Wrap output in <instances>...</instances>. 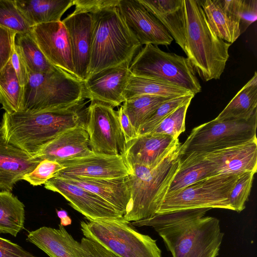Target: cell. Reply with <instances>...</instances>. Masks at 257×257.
<instances>
[{
	"mask_svg": "<svg viewBox=\"0 0 257 257\" xmlns=\"http://www.w3.org/2000/svg\"><path fill=\"white\" fill-rule=\"evenodd\" d=\"M210 209H191L156 214L130 224L152 227L163 238L172 257H216L224 233L217 218L205 216Z\"/></svg>",
	"mask_w": 257,
	"mask_h": 257,
	"instance_id": "cell-1",
	"label": "cell"
},
{
	"mask_svg": "<svg viewBox=\"0 0 257 257\" xmlns=\"http://www.w3.org/2000/svg\"><path fill=\"white\" fill-rule=\"evenodd\" d=\"M88 101L39 111L5 112L0 124L3 138L32 156L65 131L86 125Z\"/></svg>",
	"mask_w": 257,
	"mask_h": 257,
	"instance_id": "cell-2",
	"label": "cell"
},
{
	"mask_svg": "<svg viewBox=\"0 0 257 257\" xmlns=\"http://www.w3.org/2000/svg\"><path fill=\"white\" fill-rule=\"evenodd\" d=\"M92 20L88 77L104 69L130 65L142 45L125 24L117 6L89 13Z\"/></svg>",
	"mask_w": 257,
	"mask_h": 257,
	"instance_id": "cell-3",
	"label": "cell"
},
{
	"mask_svg": "<svg viewBox=\"0 0 257 257\" xmlns=\"http://www.w3.org/2000/svg\"><path fill=\"white\" fill-rule=\"evenodd\" d=\"M183 4L186 23L184 52L203 80L218 79L229 58L231 44L213 30L198 0H183Z\"/></svg>",
	"mask_w": 257,
	"mask_h": 257,
	"instance_id": "cell-4",
	"label": "cell"
},
{
	"mask_svg": "<svg viewBox=\"0 0 257 257\" xmlns=\"http://www.w3.org/2000/svg\"><path fill=\"white\" fill-rule=\"evenodd\" d=\"M180 147L154 168L137 164L131 166L133 173L127 176V179L131 197L123 216L125 221L130 223L156 214L158 206L178 170L181 161Z\"/></svg>",
	"mask_w": 257,
	"mask_h": 257,
	"instance_id": "cell-5",
	"label": "cell"
},
{
	"mask_svg": "<svg viewBox=\"0 0 257 257\" xmlns=\"http://www.w3.org/2000/svg\"><path fill=\"white\" fill-rule=\"evenodd\" d=\"M24 87L23 111L67 107L88 99L84 81L58 69L45 73L29 72Z\"/></svg>",
	"mask_w": 257,
	"mask_h": 257,
	"instance_id": "cell-6",
	"label": "cell"
},
{
	"mask_svg": "<svg viewBox=\"0 0 257 257\" xmlns=\"http://www.w3.org/2000/svg\"><path fill=\"white\" fill-rule=\"evenodd\" d=\"M80 222L83 235L114 257H161L156 240L141 233L124 219H87Z\"/></svg>",
	"mask_w": 257,
	"mask_h": 257,
	"instance_id": "cell-7",
	"label": "cell"
},
{
	"mask_svg": "<svg viewBox=\"0 0 257 257\" xmlns=\"http://www.w3.org/2000/svg\"><path fill=\"white\" fill-rule=\"evenodd\" d=\"M129 69L134 76L161 80L183 87L195 95L201 91L188 59L163 51L158 46L145 45L135 55Z\"/></svg>",
	"mask_w": 257,
	"mask_h": 257,
	"instance_id": "cell-8",
	"label": "cell"
},
{
	"mask_svg": "<svg viewBox=\"0 0 257 257\" xmlns=\"http://www.w3.org/2000/svg\"><path fill=\"white\" fill-rule=\"evenodd\" d=\"M239 174H218L166 195L156 214L208 208L232 210L228 198Z\"/></svg>",
	"mask_w": 257,
	"mask_h": 257,
	"instance_id": "cell-9",
	"label": "cell"
},
{
	"mask_svg": "<svg viewBox=\"0 0 257 257\" xmlns=\"http://www.w3.org/2000/svg\"><path fill=\"white\" fill-rule=\"evenodd\" d=\"M255 113L247 120L214 119L194 128L179 148L180 158L242 144L256 138Z\"/></svg>",
	"mask_w": 257,
	"mask_h": 257,
	"instance_id": "cell-10",
	"label": "cell"
},
{
	"mask_svg": "<svg viewBox=\"0 0 257 257\" xmlns=\"http://www.w3.org/2000/svg\"><path fill=\"white\" fill-rule=\"evenodd\" d=\"M86 128L91 150L95 153L123 156L126 142L117 111L105 103L90 101Z\"/></svg>",
	"mask_w": 257,
	"mask_h": 257,
	"instance_id": "cell-11",
	"label": "cell"
},
{
	"mask_svg": "<svg viewBox=\"0 0 257 257\" xmlns=\"http://www.w3.org/2000/svg\"><path fill=\"white\" fill-rule=\"evenodd\" d=\"M64 169L55 177L63 179L72 177L111 179L132 174L131 167L123 156L93 153L88 156L59 162Z\"/></svg>",
	"mask_w": 257,
	"mask_h": 257,
	"instance_id": "cell-12",
	"label": "cell"
},
{
	"mask_svg": "<svg viewBox=\"0 0 257 257\" xmlns=\"http://www.w3.org/2000/svg\"><path fill=\"white\" fill-rule=\"evenodd\" d=\"M30 35L52 65L77 78L69 35L61 21L34 26Z\"/></svg>",
	"mask_w": 257,
	"mask_h": 257,
	"instance_id": "cell-13",
	"label": "cell"
},
{
	"mask_svg": "<svg viewBox=\"0 0 257 257\" xmlns=\"http://www.w3.org/2000/svg\"><path fill=\"white\" fill-rule=\"evenodd\" d=\"M44 187L60 194L87 219H124L123 215L105 200L64 179L53 177L46 182Z\"/></svg>",
	"mask_w": 257,
	"mask_h": 257,
	"instance_id": "cell-14",
	"label": "cell"
},
{
	"mask_svg": "<svg viewBox=\"0 0 257 257\" xmlns=\"http://www.w3.org/2000/svg\"><path fill=\"white\" fill-rule=\"evenodd\" d=\"M119 11L130 30L142 45L169 46V32L139 0H119Z\"/></svg>",
	"mask_w": 257,
	"mask_h": 257,
	"instance_id": "cell-15",
	"label": "cell"
},
{
	"mask_svg": "<svg viewBox=\"0 0 257 257\" xmlns=\"http://www.w3.org/2000/svg\"><path fill=\"white\" fill-rule=\"evenodd\" d=\"M129 66L104 69L84 81L88 99L108 104L113 108L125 101L124 92L132 75Z\"/></svg>",
	"mask_w": 257,
	"mask_h": 257,
	"instance_id": "cell-16",
	"label": "cell"
},
{
	"mask_svg": "<svg viewBox=\"0 0 257 257\" xmlns=\"http://www.w3.org/2000/svg\"><path fill=\"white\" fill-rule=\"evenodd\" d=\"M180 145L178 139L168 135L152 133L139 135L126 144L123 157L130 166L137 164L154 168Z\"/></svg>",
	"mask_w": 257,
	"mask_h": 257,
	"instance_id": "cell-17",
	"label": "cell"
},
{
	"mask_svg": "<svg viewBox=\"0 0 257 257\" xmlns=\"http://www.w3.org/2000/svg\"><path fill=\"white\" fill-rule=\"evenodd\" d=\"M196 154L208 162L217 174H240L257 171L256 138L234 146Z\"/></svg>",
	"mask_w": 257,
	"mask_h": 257,
	"instance_id": "cell-18",
	"label": "cell"
},
{
	"mask_svg": "<svg viewBox=\"0 0 257 257\" xmlns=\"http://www.w3.org/2000/svg\"><path fill=\"white\" fill-rule=\"evenodd\" d=\"M61 21L69 35L76 77L84 81L88 76L90 61L91 15L88 13L73 11Z\"/></svg>",
	"mask_w": 257,
	"mask_h": 257,
	"instance_id": "cell-19",
	"label": "cell"
},
{
	"mask_svg": "<svg viewBox=\"0 0 257 257\" xmlns=\"http://www.w3.org/2000/svg\"><path fill=\"white\" fill-rule=\"evenodd\" d=\"M86 125L69 129L46 144L33 157L41 161L48 160L58 163L91 155Z\"/></svg>",
	"mask_w": 257,
	"mask_h": 257,
	"instance_id": "cell-20",
	"label": "cell"
},
{
	"mask_svg": "<svg viewBox=\"0 0 257 257\" xmlns=\"http://www.w3.org/2000/svg\"><path fill=\"white\" fill-rule=\"evenodd\" d=\"M41 162L7 142L0 131V191L11 192L15 185Z\"/></svg>",
	"mask_w": 257,
	"mask_h": 257,
	"instance_id": "cell-21",
	"label": "cell"
},
{
	"mask_svg": "<svg viewBox=\"0 0 257 257\" xmlns=\"http://www.w3.org/2000/svg\"><path fill=\"white\" fill-rule=\"evenodd\" d=\"M64 179L96 194L110 203L123 216L125 213L131 197L127 176L111 179L72 177Z\"/></svg>",
	"mask_w": 257,
	"mask_h": 257,
	"instance_id": "cell-22",
	"label": "cell"
},
{
	"mask_svg": "<svg viewBox=\"0 0 257 257\" xmlns=\"http://www.w3.org/2000/svg\"><path fill=\"white\" fill-rule=\"evenodd\" d=\"M210 26L222 40L230 44L240 35L239 19L232 0H198Z\"/></svg>",
	"mask_w": 257,
	"mask_h": 257,
	"instance_id": "cell-23",
	"label": "cell"
},
{
	"mask_svg": "<svg viewBox=\"0 0 257 257\" xmlns=\"http://www.w3.org/2000/svg\"><path fill=\"white\" fill-rule=\"evenodd\" d=\"M164 26L184 51L185 16L183 0H139Z\"/></svg>",
	"mask_w": 257,
	"mask_h": 257,
	"instance_id": "cell-24",
	"label": "cell"
},
{
	"mask_svg": "<svg viewBox=\"0 0 257 257\" xmlns=\"http://www.w3.org/2000/svg\"><path fill=\"white\" fill-rule=\"evenodd\" d=\"M26 240L43 250L49 257H77V240L60 224L58 229L43 226L30 231Z\"/></svg>",
	"mask_w": 257,
	"mask_h": 257,
	"instance_id": "cell-25",
	"label": "cell"
},
{
	"mask_svg": "<svg viewBox=\"0 0 257 257\" xmlns=\"http://www.w3.org/2000/svg\"><path fill=\"white\" fill-rule=\"evenodd\" d=\"M30 27L61 21L63 15L74 6V0H15Z\"/></svg>",
	"mask_w": 257,
	"mask_h": 257,
	"instance_id": "cell-26",
	"label": "cell"
},
{
	"mask_svg": "<svg viewBox=\"0 0 257 257\" xmlns=\"http://www.w3.org/2000/svg\"><path fill=\"white\" fill-rule=\"evenodd\" d=\"M255 113H257L256 72L214 120H247Z\"/></svg>",
	"mask_w": 257,
	"mask_h": 257,
	"instance_id": "cell-27",
	"label": "cell"
},
{
	"mask_svg": "<svg viewBox=\"0 0 257 257\" xmlns=\"http://www.w3.org/2000/svg\"><path fill=\"white\" fill-rule=\"evenodd\" d=\"M180 158L178 170L171 181L166 195L218 175L215 168L197 154L193 153Z\"/></svg>",
	"mask_w": 257,
	"mask_h": 257,
	"instance_id": "cell-28",
	"label": "cell"
},
{
	"mask_svg": "<svg viewBox=\"0 0 257 257\" xmlns=\"http://www.w3.org/2000/svg\"><path fill=\"white\" fill-rule=\"evenodd\" d=\"M143 94L173 98L194 94L183 87L161 80L132 75L124 90L125 100Z\"/></svg>",
	"mask_w": 257,
	"mask_h": 257,
	"instance_id": "cell-29",
	"label": "cell"
},
{
	"mask_svg": "<svg viewBox=\"0 0 257 257\" xmlns=\"http://www.w3.org/2000/svg\"><path fill=\"white\" fill-rule=\"evenodd\" d=\"M24 204L11 192L0 191V233L16 237L24 228Z\"/></svg>",
	"mask_w": 257,
	"mask_h": 257,
	"instance_id": "cell-30",
	"label": "cell"
},
{
	"mask_svg": "<svg viewBox=\"0 0 257 257\" xmlns=\"http://www.w3.org/2000/svg\"><path fill=\"white\" fill-rule=\"evenodd\" d=\"M24 88L9 62L0 71V104L5 112L13 113L23 111Z\"/></svg>",
	"mask_w": 257,
	"mask_h": 257,
	"instance_id": "cell-31",
	"label": "cell"
},
{
	"mask_svg": "<svg viewBox=\"0 0 257 257\" xmlns=\"http://www.w3.org/2000/svg\"><path fill=\"white\" fill-rule=\"evenodd\" d=\"M170 99L172 98L143 94L126 99L121 106L138 134L140 127L157 108Z\"/></svg>",
	"mask_w": 257,
	"mask_h": 257,
	"instance_id": "cell-32",
	"label": "cell"
},
{
	"mask_svg": "<svg viewBox=\"0 0 257 257\" xmlns=\"http://www.w3.org/2000/svg\"><path fill=\"white\" fill-rule=\"evenodd\" d=\"M15 44L26 63L29 72L45 73L58 69L48 61L31 36L30 33L17 34Z\"/></svg>",
	"mask_w": 257,
	"mask_h": 257,
	"instance_id": "cell-33",
	"label": "cell"
},
{
	"mask_svg": "<svg viewBox=\"0 0 257 257\" xmlns=\"http://www.w3.org/2000/svg\"><path fill=\"white\" fill-rule=\"evenodd\" d=\"M0 27L17 34L30 33L31 30L15 1L12 0H0Z\"/></svg>",
	"mask_w": 257,
	"mask_h": 257,
	"instance_id": "cell-34",
	"label": "cell"
},
{
	"mask_svg": "<svg viewBox=\"0 0 257 257\" xmlns=\"http://www.w3.org/2000/svg\"><path fill=\"white\" fill-rule=\"evenodd\" d=\"M195 94L177 97L161 104L140 127L138 135L150 133L165 117L182 105L191 102Z\"/></svg>",
	"mask_w": 257,
	"mask_h": 257,
	"instance_id": "cell-35",
	"label": "cell"
},
{
	"mask_svg": "<svg viewBox=\"0 0 257 257\" xmlns=\"http://www.w3.org/2000/svg\"><path fill=\"white\" fill-rule=\"evenodd\" d=\"M190 102L180 106L165 117L150 133L166 135L178 139L185 131V117Z\"/></svg>",
	"mask_w": 257,
	"mask_h": 257,
	"instance_id": "cell-36",
	"label": "cell"
},
{
	"mask_svg": "<svg viewBox=\"0 0 257 257\" xmlns=\"http://www.w3.org/2000/svg\"><path fill=\"white\" fill-rule=\"evenodd\" d=\"M253 172H246L239 175L231 191L228 201L232 210L240 212L245 208L252 187Z\"/></svg>",
	"mask_w": 257,
	"mask_h": 257,
	"instance_id": "cell-37",
	"label": "cell"
},
{
	"mask_svg": "<svg viewBox=\"0 0 257 257\" xmlns=\"http://www.w3.org/2000/svg\"><path fill=\"white\" fill-rule=\"evenodd\" d=\"M64 167L60 163L48 160L41 161L34 170L26 174L23 180L36 186L44 184L47 181L55 177Z\"/></svg>",
	"mask_w": 257,
	"mask_h": 257,
	"instance_id": "cell-38",
	"label": "cell"
},
{
	"mask_svg": "<svg viewBox=\"0 0 257 257\" xmlns=\"http://www.w3.org/2000/svg\"><path fill=\"white\" fill-rule=\"evenodd\" d=\"M235 6L239 19L240 35L257 19L256 0H235Z\"/></svg>",
	"mask_w": 257,
	"mask_h": 257,
	"instance_id": "cell-39",
	"label": "cell"
},
{
	"mask_svg": "<svg viewBox=\"0 0 257 257\" xmlns=\"http://www.w3.org/2000/svg\"><path fill=\"white\" fill-rule=\"evenodd\" d=\"M77 257H114L97 242L85 237L77 241L75 249Z\"/></svg>",
	"mask_w": 257,
	"mask_h": 257,
	"instance_id": "cell-40",
	"label": "cell"
},
{
	"mask_svg": "<svg viewBox=\"0 0 257 257\" xmlns=\"http://www.w3.org/2000/svg\"><path fill=\"white\" fill-rule=\"evenodd\" d=\"M17 34L0 27V71L10 60Z\"/></svg>",
	"mask_w": 257,
	"mask_h": 257,
	"instance_id": "cell-41",
	"label": "cell"
},
{
	"mask_svg": "<svg viewBox=\"0 0 257 257\" xmlns=\"http://www.w3.org/2000/svg\"><path fill=\"white\" fill-rule=\"evenodd\" d=\"M10 62L17 74L20 85L24 88L29 81V71L16 44L13 49Z\"/></svg>",
	"mask_w": 257,
	"mask_h": 257,
	"instance_id": "cell-42",
	"label": "cell"
},
{
	"mask_svg": "<svg viewBox=\"0 0 257 257\" xmlns=\"http://www.w3.org/2000/svg\"><path fill=\"white\" fill-rule=\"evenodd\" d=\"M0 257H37L11 241L0 237Z\"/></svg>",
	"mask_w": 257,
	"mask_h": 257,
	"instance_id": "cell-43",
	"label": "cell"
},
{
	"mask_svg": "<svg viewBox=\"0 0 257 257\" xmlns=\"http://www.w3.org/2000/svg\"><path fill=\"white\" fill-rule=\"evenodd\" d=\"M119 0H74L75 12L89 13L98 8L117 6Z\"/></svg>",
	"mask_w": 257,
	"mask_h": 257,
	"instance_id": "cell-44",
	"label": "cell"
},
{
	"mask_svg": "<svg viewBox=\"0 0 257 257\" xmlns=\"http://www.w3.org/2000/svg\"><path fill=\"white\" fill-rule=\"evenodd\" d=\"M117 111L120 126L126 144L136 138L138 135L130 122L127 116L123 111L122 107L120 106Z\"/></svg>",
	"mask_w": 257,
	"mask_h": 257,
	"instance_id": "cell-45",
	"label": "cell"
},
{
	"mask_svg": "<svg viewBox=\"0 0 257 257\" xmlns=\"http://www.w3.org/2000/svg\"><path fill=\"white\" fill-rule=\"evenodd\" d=\"M58 217L60 219V225L64 226L71 224V219L68 215L67 212L64 210H57Z\"/></svg>",
	"mask_w": 257,
	"mask_h": 257,
	"instance_id": "cell-46",
	"label": "cell"
}]
</instances>
